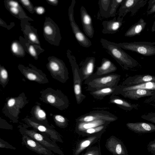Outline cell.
<instances>
[{
    "label": "cell",
    "mask_w": 155,
    "mask_h": 155,
    "mask_svg": "<svg viewBox=\"0 0 155 155\" xmlns=\"http://www.w3.org/2000/svg\"><path fill=\"white\" fill-rule=\"evenodd\" d=\"M147 148L148 151L151 153L155 152V140L150 142Z\"/></svg>",
    "instance_id": "cell-29"
},
{
    "label": "cell",
    "mask_w": 155,
    "mask_h": 155,
    "mask_svg": "<svg viewBox=\"0 0 155 155\" xmlns=\"http://www.w3.org/2000/svg\"><path fill=\"white\" fill-rule=\"evenodd\" d=\"M148 5L147 7V10H149L155 4V0H150L148 1Z\"/></svg>",
    "instance_id": "cell-41"
},
{
    "label": "cell",
    "mask_w": 155,
    "mask_h": 155,
    "mask_svg": "<svg viewBox=\"0 0 155 155\" xmlns=\"http://www.w3.org/2000/svg\"><path fill=\"white\" fill-rule=\"evenodd\" d=\"M5 142L3 140H2L0 138V147H4L5 148H9L12 149H15V148L12 146L8 144L7 143H5Z\"/></svg>",
    "instance_id": "cell-34"
},
{
    "label": "cell",
    "mask_w": 155,
    "mask_h": 155,
    "mask_svg": "<svg viewBox=\"0 0 155 155\" xmlns=\"http://www.w3.org/2000/svg\"><path fill=\"white\" fill-rule=\"evenodd\" d=\"M152 154L153 155H155V152L153 153H152Z\"/></svg>",
    "instance_id": "cell-49"
},
{
    "label": "cell",
    "mask_w": 155,
    "mask_h": 155,
    "mask_svg": "<svg viewBox=\"0 0 155 155\" xmlns=\"http://www.w3.org/2000/svg\"><path fill=\"white\" fill-rule=\"evenodd\" d=\"M11 48L12 52L17 56L24 55V51L22 46L18 42L14 41L11 45Z\"/></svg>",
    "instance_id": "cell-23"
},
{
    "label": "cell",
    "mask_w": 155,
    "mask_h": 155,
    "mask_svg": "<svg viewBox=\"0 0 155 155\" xmlns=\"http://www.w3.org/2000/svg\"><path fill=\"white\" fill-rule=\"evenodd\" d=\"M47 101L50 103L53 104L55 101V98L54 97L51 95H49L47 97Z\"/></svg>",
    "instance_id": "cell-38"
},
{
    "label": "cell",
    "mask_w": 155,
    "mask_h": 155,
    "mask_svg": "<svg viewBox=\"0 0 155 155\" xmlns=\"http://www.w3.org/2000/svg\"><path fill=\"white\" fill-rule=\"evenodd\" d=\"M123 17H115L109 21H103L102 22L103 29L102 32L104 34H114L118 31L122 25Z\"/></svg>",
    "instance_id": "cell-9"
},
{
    "label": "cell",
    "mask_w": 155,
    "mask_h": 155,
    "mask_svg": "<svg viewBox=\"0 0 155 155\" xmlns=\"http://www.w3.org/2000/svg\"><path fill=\"white\" fill-rule=\"evenodd\" d=\"M146 24V22L143 19L140 18L137 22L130 26L125 33L124 36L127 37H132L140 35L145 28Z\"/></svg>",
    "instance_id": "cell-12"
},
{
    "label": "cell",
    "mask_w": 155,
    "mask_h": 155,
    "mask_svg": "<svg viewBox=\"0 0 155 155\" xmlns=\"http://www.w3.org/2000/svg\"><path fill=\"white\" fill-rule=\"evenodd\" d=\"M49 67L53 71L58 72L59 70H64L65 67L63 61L58 59L52 58L49 61Z\"/></svg>",
    "instance_id": "cell-21"
},
{
    "label": "cell",
    "mask_w": 155,
    "mask_h": 155,
    "mask_svg": "<svg viewBox=\"0 0 155 155\" xmlns=\"http://www.w3.org/2000/svg\"><path fill=\"white\" fill-rule=\"evenodd\" d=\"M22 143L26 147L41 155H54L52 151L28 136L23 134Z\"/></svg>",
    "instance_id": "cell-6"
},
{
    "label": "cell",
    "mask_w": 155,
    "mask_h": 155,
    "mask_svg": "<svg viewBox=\"0 0 155 155\" xmlns=\"http://www.w3.org/2000/svg\"><path fill=\"white\" fill-rule=\"evenodd\" d=\"M80 14L81 23L85 34L87 36L92 38L94 33L92 19L86 9L83 6L80 8Z\"/></svg>",
    "instance_id": "cell-8"
},
{
    "label": "cell",
    "mask_w": 155,
    "mask_h": 155,
    "mask_svg": "<svg viewBox=\"0 0 155 155\" xmlns=\"http://www.w3.org/2000/svg\"><path fill=\"white\" fill-rule=\"evenodd\" d=\"M82 155H101L100 151L96 147H92Z\"/></svg>",
    "instance_id": "cell-27"
},
{
    "label": "cell",
    "mask_w": 155,
    "mask_h": 155,
    "mask_svg": "<svg viewBox=\"0 0 155 155\" xmlns=\"http://www.w3.org/2000/svg\"><path fill=\"white\" fill-rule=\"evenodd\" d=\"M95 58L94 57L87 58L83 64L81 70L85 75H90L93 71L95 62Z\"/></svg>",
    "instance_id": "cell-19"
},
{
    "label": "cell",
    "mask_w": 155,
    "mask_h": 155,
    "mask_svg": "<svg viewBox=\"0 0 155 155\" xmlns=\"http://www.w3.org/2000/svg\"><path fill=\"white\" fill-rule=\"evenodd\" d=\"M112 0H99L98 3L99 12L101 16L104 18L110 17V12Z\"/></svg>",
    "instance_id": "cell-18"
},
{
    "label": "cell",
    "mask_w": 155,
    "mask_h": 155,
    "mask_svg": "<svg viewBox=\"0 0 155 155\" xmlns=\"http://www.w3.org/2000/svg\"><path fill=\"white\" fill-rule=\"evenodd\" d=\"M116 67L108 59L104 58L102 59L101 66L97 68V74L101 75L113 72L116 70Z\"/></svg>",
    "instance_id": "cell-15"
},
{
    "label": "cell",
    "mask_w": 155,
    "mask_h": 155,
    "mask_svg": "<svg viewBox=\"0 0 155 155\" xmlns=\"http://www.w3.org/2000/svg\"><path fill=\"white\" fill-rule=\"evenodd\" d=\"M122 48L135 52L144 56L155 55V42L134 41L118 43Z\"/></svg>",
    "instance_id": "cell-2"
},
{
    "label": "cell",
    "mask_w": 155,
    "mask_h": 155,
    "mask_svg": "<svg viewBox=\"0 0 155 155\" xmlns=\"http://www.w3.org/2000/svg\"><path fill=\"white\" fill-rule=\"evenodd\" d=\"M116 76L110 75L102 77L94 81V85L97 87L108 86V84L112 83L116 78Z\"/></svg>",
    "instance_id": "cell-22"
},
{
    "label": "cell",
    "mask_w": 155,
    "mask_h": 155,
    "mask_svg": "<svg viewBox=\"0 0 155 155\" xmlns=\"http://www.w3.org/2000/svg\"><path fill=\"white\" fill-rule=\"evenodd\" d=\"M112 101L113 103L119 105H122L124 103L122 100L118 99H115L113 100Z\"/></svg>",
    "instance_id": "cell-43"
},
{
    "label": "cell",
    "mask_w": 155,
    "mask_h": 155,
    "mask_svg": "<svg viewBox=\"0 0 155 155\" xmlns=\"http://www.w3.org/2000/svg\"><path fill=\"white\" fill-rule=\"evenodd\" d=\"M37 110V114L39 118L43 119L45 118L46 114L44 111L40 109Z\"/></svg>",
    "instance_id": "cell-33"
},
{
    "label": "cell",
    "mask_w": 155,
    "mask_h": 155,
    "mask_svg": "<svg viewBox=\"0 0 155 155\" xmlns=\"http://www.w3.org/2000/svg\"><path fill=\"white\" fill-rule=\"evenodd\" d=\"M154 17H155V14L154 15ZM151 31L152 32H154L155 31V20L154 21L153 24L152 25V27L151 28Z\"/></svg>",
    "instance_id": "cell-48"
},
{
    "label": "cell",
    "mask_w": 155,
    "mask_h": 155,
    "mask_svg": "<svg viewBox=\"0 0 155 155\" xmlns=\"http://www.w3.org/2000/svg\"><path fill=\"white\" fill-rule=\"evenodd\" d=\"M106 146L107 149L114 155H128L123 143L116 137H112L108 139Z\"/></svg>",
    "instance_id": "cell-7"
},
{
    "label": "cell",
    "mask_w": 155,
    "mask_h": 155,
    "mask_svg": "<svg viewBox=\"0 0 155 155\" xmlns=\"http://www.w3.org/2000/svg\"><path fill=\"white\" fill-rule=\"evenodd\" d=\"M152 79V77L150 75L145 76L143 78V80L144 81H151Z\"/></svg>",
    "instance_id": "cell-45"
},
{
    "label": "cell",
    "mask_w": 155,
    "mask_h": 155,
    "mask_svg": "<svg viewBox=\"0 0 155 155\" xmlns=\"http://www.w3.org/2000/svg\"><path fill=\"white\" fill-rule=\"evenodd\" d=\"M100 42L108 54L119 64L125 66L131 65L136 61L125 52L118 44L101 38Z\"/></svg>",
    "instance_id": "cell-1"
},
{
    "label": "cell",
    "mask_w": 155,
    "mask_h": 155,
    "mask_svg": "<svg viewBox=\"0 0 155 155\" xmlns=\"http://www.w3.org/2000/svg\"><path fill=\"white\" fill-rule=\"evenodd\" d=\"M107 124L90 128L81 132L78 134L83 136H90L97 134H101L105 129Z\"/></svg>",
    "instance_id": "cell-20"
},
{
    "label": "cell",
    "mask_w": 155,
    "mask_h": 155,
    "mask_svg": "<svg viewBox=\"0 0 155 155\" xmlns=\"http://www.w3.org/2000/svg\"><path fill=\"white\" fill-rule=\"evenodd\" d=\"M146 90L140 89H139L137 91V94L140 95H144L146 93Z\"/></svg>",
    "instance_id": "cell-46"
},
{
    "label": "cell",
    "mask_w": 155,
    "mask_h": 155,
    "mask_svg": "<svg viewBox=\"0 0 155 155\" xmlns=\"http://www.w3.org/2000/svg\"><path fill=\"white\" fill-rule=\"evenodd\" d=\"M128 128L137 133H144L155 131V126L146 123L128 124Z\"/></svg>",
    "instance_id": "cell-13"
},
{
    "label": "cell",
    "mask_w": 155,
    "mask_h": 155,
    "mask_svg": "<svg viewBox=\"0 0 155 155\" xmlns=\"http://www.w3.org/2000/svg\"><path fill=\"white\" fill-rule=\"evenodd\" d=\"M20 2L22 5L25 7L26 8L28 9L31 13H33V7L32 5L30 2L28 0H21Z\"/></svg>",
    "instance_id": "cell-28"
},
{
    "label": "cell",
    "mask_w": 155,
    "mask_h": 155,
    "mask_svg": "<svg viewBox=\"0 0 155 155\" xmlns=\"http://www.w3.org/2000/svg\"><path fill=\"white\" fill-rule=\"evenodd\" d=\"M36 12L39 15L42 14L45 12V9L42 7L39 6L36 8Z\"/></svg>",
    "instance_id": "cell-40"
},
{
    "label": "cell",
    "mask_w": 155,
    "mask_h": 155,
    "mask_svg": "<svg viewBox=\"0 0 155 155\" xmlns=\"http://www.w3.org/2000/svg\"><path fill=\"white\" fill-rule=\"evenodd\" d=\"M9 10L10 11L12 12V13L15 15H18L19 12V10L18 8L17 7H10Z\"/></svg>",
    "instance_id": "cell-39"
},
{
    "label": "cell",
    "mask_w": 155,
    "mask_h": 155,
    "mask_svg": "<svg viewBox=\"0 0 155 155\" xmlns=\"http://www.w3.org/2000/svg\"><path fill=\"white\" fill-rule=\"evenodd\" d=\"M124 0H112L110 12V17H115L117 8Z\"/></svg>",
    "instance_id": "cell-24"
},
{
    "label": "cell",
    "mask_w": 155,
    "mask_h": 155,
    "mask_svg": "<svg viewBox=\"0 0 155 155\" xmlns=\"http://www.w3.org/2000/svg\"><path fill=\"white\" fill-rule=\"evenodd\" d=\"M22 130L24 134L28 136L54 153L64 155L63 152L57 145L46 140V138L41 134L35 131L25 128L22 129Z\"/></svg>",
    "instance_id": "cell-5"
},
{
    "label": "cell",
    "mask_w": 155,
    "mask_h": 155,
    "mask_svg": "<svg viewBox=\"0 0 155 155\" xmlns=\"http://www.w3.org/2000/svg\"><path fill=\"white\" fill-rule=\"evenodd\" d=\"M75 2V0H72L68 9V16L70 25L73 32L79 44L83 47L88 48L91 45V41L80 29L74 20V8Z\"/></svg>",
    "instance_id": "cell-3"
},
{
    "label": "cell",
    "mask_w": 155,
    "mask_h": 155,
    "mask_svg": "<svg viewBox=\"0 0 155 155\" xmlns=\"http://www.w3.org/2000/svg\"><path fill=\"white\" fill-rule=\"evenodd\" d=\"M108 122L104 120H97L88 122H79L76 126V132L78 134L90 128L105 125Z\"/></svg>",
    "instance_id": "cell-14"
},
{
    "label": "cell",
    "mask_w": 155,
    "mask_h": 155,
    "mask_svg": "<svg viewBox=\"0 0 155 155\" xmlns=\"http://www.w3.org/2000/svg\"><path fill=\"white\" fill-rule=\"evenodd\" d=\"M113 91L111 88L106 87L95 91L92 94L96 96H104L111 93Z\"/></svg>",
    "instance_id": "cell-25"
},
{
    "label": "cell",
    "mask_w": 155,
    "mask_h": 155,
    "mask_svg": "<svg viewBox=\"0 0 155 155\" xmlns=\"http://www.w3.org/2000/svg\"><path fill=\"white\" fill-rule=\"evenodd\" d=\"M30 40L36 44H39V41L36 35L33 32L30 33L28 35Z\"/></svg>",
    "instance_id": "cell-30"
},
{
    "label": "cell",
    "mask_w": 155,
    "mask_h": 155,
    "mask_svg": "<svg viewBox=\"0 0 155 155\" xmlns=\"http://www.w3.org/2000/svg\"><path fill=\"white\" fill-rule=\"evenodd\" d=\"M8 5L10 7H17L19 6L18 3L14 1H8Z\"/></svg>",
    "instance_id": "cell-37"
},
{
    "label": "cell",
    "mask_w": 155,
    "mask_h": 155,
    "mask_svg": "<svg viewBox=\"0 0 155 155\" xmlns=\"http://www.w3.org/2000/svg\"><path fill=\"white\" fill-rule=\"evenodd\" d=\"M55 118L60 126H64V124L65 122V119L64 117L61 115H57L55 116Z\"/></svg>",
    "instance_id": "cell-31"
},
{
    "label": "cell",
    "mask_w": 155,
    "mask_h": 155,
    "mask_svg": "<svg viewBox=\"0 0 155 155\" xmlns=\"http://www.w3.org/2000/svg\"><path fill=\"white\" fill-rule=\"evenodd\" d=\"M27 78L30 80L35 81L37 79V76L33 73H29L26 74Z\"/></svg>",
    "instance_id": "cell-36"
},
{
    "label": "cell",
    "mask_w": 155,
    "mask_h": 155,
    "mask_svg": "<svg viewBox=\"0 0 155 155\" xmlns=\"http://www.w3.org/2000/svg\"><path fill=\"white\" fill-rule=\"evenodd\" d=\"M74 92L76 96H78L81 94V87L79 84H75L74 86Z\"/></svg>",
    "instance_id": "cell-32"
},
{
    "label": "cell",
    "mask_w": 155,
    "mask_h": 155,
    "mask_svg": "<svg viewBox=\"0 0 155 155\" xmlns=\"http://www.w3.org/2000/svg\"><path fill=\"white\" fill-rule=\"evenodd\" d=\"M155 12V4L152 6L151 8L147 11V15H150Z\"/></svg>",
    "instance_id": "cell-42"
},
{
    "label": "cell",
    "mask_w": 155,
    "mask_h": 155,
    "mask_svg": "<svg viewBox=\"0 0 155 155\" xmlns=\"http://www.w3.org/2000/svg\"><path fill=\"white\" fill-rule=\"evenodd\" d=\"M46 22L45 21L44 28V34L46 38L53 39L55 38L56 34L60 35L59 30H56V25L53 24L54 22L51 21Z\"/></svg>",
    "instance_id": "cell-16"
},
{
    "label": "cell",
    "mask_w": 155,
    "mask_h": 155,
    "mask_svg": "<svg viewBox=\"0 0 155 155\" xmlns=\"http://www.w3.org/2000/svg\"><path fill=\"white\" fill-rule=\"evenodd\" d=\"M101 134L89 136L80 141L77 145L74 155H79L85 149L96 143L100 137Z\"/></svg>",
    "instance_id": "cell-11"
},
{
    "label": "cell",
    "mask_w": 155,
    "mask_h": 155,
    "mask_svg": "<svg viewBox=\"0 0 155 155\" xmlns=\"http://www.w3.org/2000/svg\"><path fill=\"white\" fill-rule=\"evenodd\" d=\"M0 76L3 80L6 79L8 77V73L6 70L4 68L1 69Z\"/></svg>",
    "instance_id": "cell-35"
},
{
    "label": "cell",
    "mask_w": 155,
    "mask_h": 155,
    "mask_svg": "<svg viewBox=\"0 0 155 155\" xmlns=\"http://www.w3.org/2000/svg\"><path fill=\"white\" fill-rule=\"evenodd\" d=\"M27 50L29 53L35 58H36L38 57V52L36 49L34 45H30L27 47Z\"/></svg>",
    "instance_id": "cell-26"
},
{
    "label": "cell",
    "mask_w": 155,
    "mask_h": 155,
    "mask_svg": "<svg viewBox=\"0 0 155 155\" xmlns=\"http://www.w3.org/2000/svg\"><path fill=\"white\" fill-rule=\"evenodd\" d=\"M15 100L14 99H10L8 102V105L9 107L13 106L15 104Z\"/></svg>",
    "instance_id": "cell-44"
},
{
    "label": "cell",
    "mask_w": 155,
    "mask_h": 155,
    "mask_svg": "<svg viewBox=\"0 0 155 155\" xmlns=\"http://www.w3.org/2000/svg\"><path fill=\"white\" fill-rule=\"evenodd\" d=\"M115 119L113 117L105 116L101 114H95L86 115L78 119L79 122H88L97 120H104L110 122L115 120Z\"/></svg>",
    "instance_id": "cell-17"
},
{
    "label": "cell",
    "mask_w": 155,
    "mask_h": 155,
    "mask_svg": "<svg viewBox=\"0 0 155 155\" xmlns=\"http://www.w3.org/2000/svg\"><path fill=\"white\" fill-rule=\"evenodd\" d=\"M148 1V0H124L119 9L118 17L124 18L130 12L132 16L134 15L141 8L146 4Z\"/></svg>",
    "instance_id": "cell-4"
},
{
    "label": "cell",
    "mask_w": 155,
    "mask_h": 155,
    "mask_svg": "<svg viewBox=\"0 0 155 155\" xmlns=\"http://www.w3.org/2000/svg\"><path fill=\"white\" fill-rule=\"evenodd\" d=\"M47 1L48 3L53 5H56L58 3V1L57 0H48Z\"/></svg>",
    "instance_id": "cell-47"
},
{
    "label": "cell",
    "mask_w": 155,
    "mask_h": 155,
    "mask_svg": "<svg viewBox=\"0 0 155 155\" xmlns=\"http://www.w3.org/2000/svg\"><path fill=\"white\" fill-rule=\"evenodd\" d=\"M28 123L34 128L38 130L46 133L54 140L62 142L60 135L55 130L48 128L35 122L28 120Z\"/></svg>",
    "instance_id": "cell-10"
}]
</instances>
